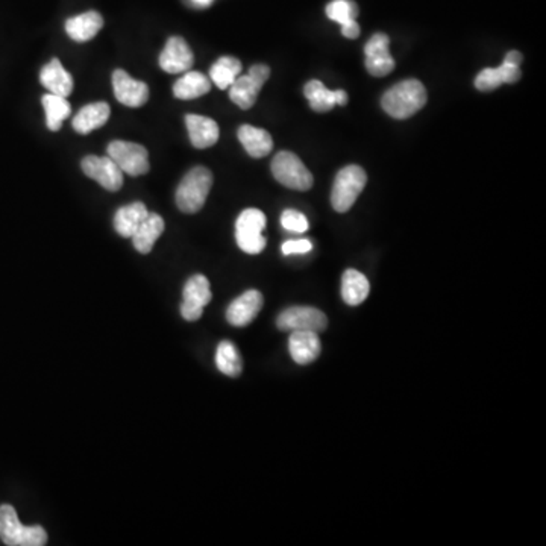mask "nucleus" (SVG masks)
Wrapping results in <instances>:
<instances>
[{
    "mask_svg": "<svg viewBox=\"0 0 546 546\" xmlns=\"http://www.w3.org/2000/svg\"><path fill=\"white\" fill-rule=\"evenodd\" d=\"M389 44H390V38L382 32L372 36L369 42L366 43L365 46L366 62L365 64H366L367 72L371 73L372 76H387L389 73L393 72L395 60L390 55Z\"/></svg>",
    "mask_w": 546,
    "mask_h": 546,
    "instance_id": "ddd939ff",
    "label": "nucleus"
},
{
    "mask_svg": "<svg viewBox=\"0 0 546 546\" xmlns=\"http://www.w3.org/2000/svg\"><path fill=\"white\" fill-rule=\"evenodd\" d=\"M290 356L298 365H309L322 350L319 335L313 331H292L289 339Z\"/></svg>",
    "mask_w": 546,
    "mask_h": 546,
    "instance_id": "f3484780",
    "label": "nucleus"
},
{
    "mask_svg": "<svg viewBox=\"0 0 546 546\" xmlns=\"http://www.w3.org/2000/svg\"><path fill=\"white\" fill-rule=\"evenodd\" d=\"M195 62L190 46L181 36H171L160 55V68L171 75L186 73Z\"/></svg>",
    "mask_w": 546,
    "mask_h": 546,
    "instance_id": "4468645a",
    "label": "nucleus"
},
{
    "mask_svg": "<svg viewBox=\"0 0 546 546\" xmlns=\"http://www.w3.org/2000/svg\"><path fill=\"white\" fill-rule=\"evenodd\" d=\"M163 232H165V219L157 213H149L131 237L134 243V248L140 253H149L154 249L155 242L161 237Z\"/></svg>",
    "mask_w": 546,
    "mask_h": 546,
    "instance_id": "5701e85b",
    "label": "nucleus"
},
{
    "mask_svg": "<svg viewBox=\"0 0 546 546\" xmlns=\"http://www.w3.org/2000/svg\"><path fill=\"white\" fill-rule=\"evenodd\" d=\"M113 88L116 99L131 108H139L149 99V87L145 83L129 76L122 68H117L113 73Z\"/></svg>",
    "mask_w": 546,
    "mask_h": 546,
    "instance_id": "2eb2a0df",
    "label": "nucleus"
},
{
    "mask_svg": "<svg viewBox=\"0 0 546 546\" xmlns=\"http://www.w3.org/2000/svg\"><path fill=\"white\" fill-rule=\"evenodd\" d=\"M313 249V243L305 238L301 240H289V242L283 243L281 251L284 255H293V253H307Z\"/></svg>",
    "mask_w": 546,
    "mask_h": 546,
    "instance_id": "473e14b6",
    "label": "nucleus"
},
{
    "mask_svg": "<svg viewBox=\"0 0 546 546\" xmlns=\"http://www.w3.org/2000/svg\"><path fill=\"white\" fill-rule=\"evenodd\" d=\"M182 304H181V315L189 322L201 319L204 309L212 302V289L210 281L204 275H195L187 281L182 293Z\"/></svg>",
    "mask_w": 546,
    "mask_h": 546,
    "instance_id": "9b49d317",
    "label": "nucleus"
},
{
    "mask_svg": "<svg viewBox=\"0 0 546 546\" xmlns=\"http://www.w3.org/2000/svg\"><path fill=\"white\" fill-rule=\"evenodd\" d=\"M366 182V172L360 165H350L343 167L335 176L331 190V205L335 212H349Z\"/></svg>",
    "mask_w": 546,
    "mask_h": 546,
    "instance_id": "20e7f679",
    "label": "nucleus"
},
{
    "mask_svg": "<svg viewBox=\"0 0 546 546\" xmlns=\"http://www.w3.org/2000/svg\"><path fill=\"white\" fill-rule=\"evenodd\" d=\"M427 103V90L418 79H407L393 85L382 96L381 105L393 119H408Z\"/></svg>",
    "mask_w": 546,
    "mask_h": 546,
    "instance_id": "f257e3e1",
    "label": "nucleus"
},
{
    "mask_svg": "<svg viewBox=\"0 0 546 546\" xmlns=\"http://www.w3.org/2000/svg\"><path fill=\"white\" fill-rule=\"evenodd\" d=\"M371 292V284L358 270L348 269L341 277V298L350 307L363 304Z\"/></svg>",
    "mask_w": 546,
    "mask_h": 546,
    "instance_id": "b1692460",
    "label": "nucleus"
},
{
    "mask_svg": "<svg viewBox=\"0 0 546 546\" xmlns=\"http://www.w3.org/2000/svg\"><path fill=\"white\" fill-rule=\"evenodd\" d=\"M213 187V173L206 167H195L181 180L176 189V205L181 212L195 214L205 205L208 193Z\"/></svg>",
    "mask_w": 546,
    "mask_h": 546,
    "instance_id": "f03ea898",
    "label": "nucleus"
},
{
    "mask_svg": "<svg viewBox=\"0 0 546 546\" xmlns=\"http://www.w3.org/2000/svg\"><path fill=\"white\" fill-rule=\"evenodd\" d=\"M281 225L285 231L294 232V234H302L309 227L307 217L296 210H285L281 214Z\"/></svg>",
    "mask_w": 546,
    "mask_h": 546,
    "instance_id": "2f4dec72",
    "label": "nucleus"
},
{
    "mask_svg": "<svg viewBox=\"0 0 546 546\" xmlns=\"http://www.w3.org/2000/svg\"><path fill=\"white\" fill-rule=\"evenodd\" d=\"M341 34L349 40H356L360 36V25L357 20L348 21L345 25H341Z\"/></svg>",
    "mask_w": 546,
    "mask_h": 546,
    "instance_id": "72a5a7b5",
    "label": "nucleus"
},
{
    "mask_svg": "<svg viewBox=\"0 0 546 546\" xmlns=\"http://www.w3.org/2000/svg\"><path fill=\"white\" fill-rule=\"evenodd\" d=\"M216 365L219 371L231 378H237L242 373V357L231 341H222L217 346Z\"/></svg>",
    "mask_w": 546,
    "mask_h": 546,
    "instance_id": "c756f323",
    "label": "nucleus"
},
{
    "mask_svg": "<svg viewBox=\"0 0 546 546\" xmlns=\"http://www.w3.org/2000/svg\"><path fill=\"white\" fill-rule=\"evenodd\" d=\"M335 103L341 107H345L348 103V93L345 90H335Z\"/></svg>",
    "mask_w": 546,
    "mask_h": 546,
    "instance_id": "f704fd0d",
    "label": "nucleus"
},
{
    "mask_svg": "<svg viewBox=\"0 0 546 546\" xmlns=\"http://www.w3.org/2000/svg\"><path fill=\"white\" fill-rule=\"evenodd\" d=\"M304 94L309 107L315 109L316 113H328L337 105L335 90L331 92L330 88L325 87L324 83H320L317 79L305 84Z\"/></svg>",
    "mask_w": 546,
    "mask_h": 546,
    "instance_id": "c85d7f7f",
    "label": "nucleus"
},
{
    "mask_svg": "<svg viewBox=\"0 0 546 546\" xmlns=\"http://www.w3.org/2000/svg\"><path fill=\"white\" fill-rule=\"evenodd\" d=\"M0 541L8 546H43L47 543V533L40 526H21L12 505H0Z\"/></svg>",
    "mask_w": 546,
    "mask_h": 546,
    "instance_id": "7ed1b4c3",
    "label": "nucleus"
},
{
    "mask_svg": "<svg viewBox=\"0 0 546 546\" xmlns=\"http://www.w3.org/2000/svg\"><path fill=\"white\" fill-rule=\"evenodd\" d=\"M85 176L99 182L108 191H117L124 186V172L109 157L88 155L81 163Z\"/></svg>",
    "mask_w": 546,
    "mask_h": 546,
    "instance_id": "f8f14e48",
    "label": "nucleus"
},
{
    "mask_svg": "<svg viewBox=\"0 0 546 546\" xmlns=\"http://www.w3.org/2000/svg\"><path fill=\"white\" fill-rule=\"evenodd\" d=\"M242 73V62L237 58H219L210 68V79L217 88L228 90Z\"/></svg>",
    "mask_w": 546,
    "mask_h": 546,
    "instance_id": "bb28decb",
    "label": "nucleus"
},
{
    "mask_svg": "<svg viewBox=\"0 0 546 546\" xmlns=\"http://www.w3.org/2000/svg\"><path fill=\"white\" fill-rule=\"evenodd\" d=\"M191 2H193L195 5L204 8V6L212 5L213 0H191Z\"/></svg>",
    "mask_w": 546,
    "mask_h": 546,
    "instance_id": "c9c22d12",
    "label": "nucleus"
},
{
    "mask_svg": "<svg viewBox=\"0 0 546 546\" xmlns=\"http://www.w3.org/2000/svg\"><path fill=\"white\" fill-rule=\"evenodd\" d=\"M107 152L109 158L119 165L120 171L129 176L145 175L149 172V155L145 146L116 140L109 143Z\"/></svg>",
    "mask_w": 546,
    "mask_h": 546,
    "instance_id": "6e6552de",
    "label": "nucleus"
},
{
    "mask_svg": "<svg viewBox=\"0 0 546 546\" xmlns=\"http://www.w3.org/2000/svg\"><path fill=\"white\" fill-rule=\"evenodd\" d=\"M148 214L149 212L143 202H132L117 210L114 216V228L122 237L131 238Z\"/></svg>",
    "mask_w": 546,
    "mask_h": 546,
    "instance_id": "393cba45",
    "label": "nucleus"
},
{
    "mask_svg": "<svg viewBox=\"0 0 546 546\" xmlns=\"http://www.w3.org/2000/svg\"><path fill=\"white\" fill-rule=\"evenodd\" d=\"M326 16L330 20L345 25L348 21L356 20L358 6L352 0H333L326 6Z\"/></svg>",
    "mask_w": 546,
    "mask_h": 546,
    "instance_id": "7c9ffc66",
    "label": "nucleus"
},
{
    "mask_svg": "<svg viewBox=\"0 0 546 546\" xmlns=\"http://www.w3.org/2000/svg\"><path fill=\"white\" fill-rule=\"evenodd\" d=\"M187 129L190 135L191 145L197 149H206L216 145L219 140V126L214 120L205 116L189 114L186 117Z\"/></svg>",
    "mask_w": 546,
    "mask_h": 546,
    "instance_id": "a211bd4d",
    "label": "nucleus"
},
{
    "mask_svg": "<svg viewBox=\"0 0 546 546\" xmlns=\"http://www.w3.org/2000/svg\"><path fill=\"white\" fill-rule=\"evenodd\" d=\"M272 173L279 184L287 189L298 191H307L313 187V175L305 167L298 155L289 150H283L277 154L272 161Z\"/></svg>",
    "mask_w": 546,
    "mask_h": 546,
    "instance_id": "39448f33",
    "label": "nucleus"
},
{
    "mask_svg": "<svg viewBox=\"0 0 546 546\" xmlns=\"http://www.w3.org/2000/svg\"><path fill=\"white\" fill-rule=\"evenodd\" d=\"M43 107L46 111V124L51 131H60L64 120L68 119L72 113V107L68 102V98L57 96V94H44L42 99Z\"/></svg>",
    "mask_w": 546,
    "mask_h": 546,
    "instance_id": "cd10ccee",
    "label": "nucleus"
},
{
    "mask_svg": "<svg viewBox=\"0 0 546 546\" xmlns=\"http://www.w3.org/2000/svg\"><path fill=\"white\" fill-rule=\"evenodd\" d=\"M264 228H266V216L261 210L248 208L242 212L236 222V240L238 248L249 255L263 253L266 248Z\"/></svg>",
    "mask_w": 546,
    "mask_h": 546,
    "instance_id": "423d86ee",
    "label": "nucleus"
},
{
    "mask_svg": "<svg viewBox=\"0 0 546 546\" xmlns=\"http://www.w3.org/2000/svg\"><path fill=\"white\" fill-rule=\"evenodd\" d=\"M109 105L107 102H94L85 105L73 119V129L77 134L87 135L94 129L102 128L109 119Z\"/></svg>",
    "mask_w": 546,
    "mask_h": 546,
    "instance_id": "412c9836",
    "label": "nucleus"
},
{
    "mask_svg": "<svg viewBox=\"0 0 546 546\" xmlns=\"http://www.w3.org/2000/svg\"><path fill=\"white\" fill-rule=\"evenodd\" d=\"M277 325L281 331H313L319 334L326 330L328 319L315 307H290L278 316Z\"/></svg>",
    "mask_w": 546,
    "mask_h": 546,
    "instance_id": "9d476101",
    "label": "nucleus"
},
{
    "mask_svg": "<svg viewBox=\"0 0 546 546\" xmlns=\"http://www.w3.org/2000/svg\"><path fill=\"white\" fill-rule=\"evenodd\" d=\"M270 77V68L266 64H253L248 75L238 76L229 90V98L238 108L251 109L257 102L258 94Z\"/></svg>",
    "mask_w": 546,
    "mask_h": 546,
    "instance_id": "0eeeda50",
    "label": "nucleus"
},
{
    "mask_svg": "<svg viewBox=\"0 0 546 546\" xmlns=\"http://www.w3.org/2000/svg\"><path fill=\"white\" fill-rule=\"evenodd\" d=\"M103 28V19L96 11L72 17L66 21V32L73 42L85 43L93 40Z\"/></svg>",
    "mask_w": 546,
    "mask_h": 546,
    "instance_id": "aec40b11",
    "label": "nucleus"
},
{
    "mask_svg": "<svg viewBox=\"0 0 546 546\" xmlns=\"http://www.w3.org/2000/svg\"><path fill=\"white\" fill-rule=\"evenodd\" d=\"M40 83L43 84V87L49 90V93L57 94L62 98H68L72 93V75L62 68L61 61L58 58H53L42 68Z\"/></svg>",
    "mask_w": 546,
    "mask_h": 546,
    "instance_id": "6ab92c4d",
    "label": "nucleus"
},
{
    "mask_svg": "<svg viewBox=\"0 0 546 546\" xmlns=\"http://www.w3.org/2000/svg\"><path fill=\"white\" fill-rule=\"evenodd\" d=\"M238 140L245 150L253 158H264L273 149L272 135L266 129L255 128L251 124H243L238 129Z\"/></svg>",
    "mask_w": 546,
    "mask_h": 546,
    "instance_id": "4be33fe9",
    "label": "nucleus"
},
{
    "mask_svg": "<svg viewBox=\"0 0 546 546\" xmlns=\"http://www.w3.org/2000/svg\"><path fill=\"white\" fill-rule=\"evenodd\" d=\"M521 52L510 51L500 68H485L475 77V87L479 92H494L502 84H515L521 79Z\"/></svg>",
    "mask_w": 546,
    "mask_h": 546,
    "instance_id": "1a4fd4ad",
    "label": "nucleus"
},
{
    "mask_svg": "<svg viewBox=\"0 0 546 546\" xmlns=\"http://www.w3.org/2000/svg\"><path fill=\"white\" fill-rule=\"evenodd\" d=\"M263 309V294L258 290H248L234 299L227 309V319L234 326H246Z\"/></svg>",
    "mask_w": 546,
    "mask_h": 546,
    "instance_id": "dca6fc26",
    "label": "nucleus"
},
{
    "mask_svg": "<svg viewBox=\"0 0 546 546\" xmlns=\"http://www.w3.org/2000/svg\"><path fill=\"white\" fill-rule=\"evenodd\" d=\"M212 90V81L201 72L184 73L173 85V94L181 100H191L208 93Z\"/></svg>",
    "mask_w": 546,
    "mask_h": 546,
    "instance_id": "a878e982",
    "label": "nucleus"
}]
</instances>
